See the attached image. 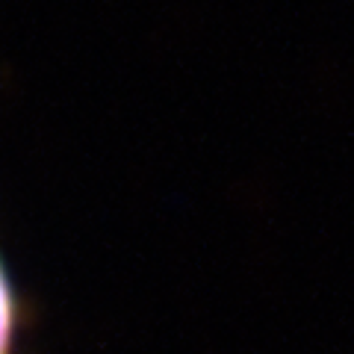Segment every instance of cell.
Segmentation results:
<instances>
[{
  "label": "cell",
  "mask_w": 354,
  "mask_h": 354,
  "mask_svg": "<svg viewBox=\"0 0 354 354\" xmlns=\"http://www.w3.org/2000/svg\"><path fill=\"white\" fill-rule=\"evenodd\" d=\"M21 328V304L15 295L3 260H0V354H15V339Z\"/></svg>",
  "instance_id": "6da1fadb"
}]
</instances>
